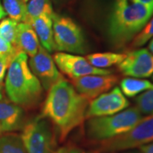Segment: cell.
<instances>
[{
    "label": "cell",
    "mask_w": 153,
    "mask_h": 153,
    "mask_svg": "<svg viewBox=\"0 0 153 153\" xmlns=\"http://www.w3.org/2000/svg\"><path fill=\"white\" fill-rule=\"evenodd\" d=\"M17 25L18 22L10 18L4 19L0 22V37L13 46L16 43Z\"/></svg>",
    "instance_id": "cell-22"
},
{
    "label": "cell",
    "mask_w": 153,
    "mask_h": 153,
    "mask_svg": "<svg viewBox=\"0 0 153 153\" xmlns=\"http://www.w3.org/2000/svg\"><path fill=\"white\" fill-rule=\"evenodd\" d=\"M123 153H140V152L137 150H128Z\"/></svg>",
    "instance_id": "cell-31"
},
{
    "label": "cell",
    "mask_w": 153,
    "mask_h": 153,
    "mask_svg": "<svg viewBox=\"0 0 153 153\" xmlns=\"http://www.w3.org/2000/svg\"><path fill=\"white\" fill-rule=\"evenodd\" d=\"M20 51L0 37V58H14Z\"/></svg>",
    "instance_id": "cell-24"
},
{
    "label": "cell",
    "mask_w": 153,
    "mask_h": 153,
    "mask_svg": "<svg viewBox=\"0 0 153 153\" xmlns=\"http://www.w3.org/2000/svg\"><path fill=\"white\" fill-rule=\"evenodd\" d=\"M139 151L140 153H153V141L140 147Z\"/></svg>",
    "instance_id": "cell-27"
},
{
    "label": "cell",
    "mask_w": 153,
    "mask_h": 153,
    "mask_svg": "<svg viewBox=\"0 0 153 153\" xmlns=\"http://www.w3.org/2000/svg\"><path fill=\"white\" fill-rule=\"evenodd\" d=\"M0 153H26L20 135L7 134L0 136Z\"/></svg>",
    "instance_id": "cell-20"
},
{
    "label": "cell",
    "mask_w": 153,
    "mask_h": 153,
    "mask_svg": "<svg viewBox=\"0 0 153 153\" xmlns=\"http://www.w3.org/2000/svg\"><path fill=\"white\" fill-rule=\"evenodd\" d=\"M3 7L7 15L16 22H26L27 7L26 0H2Z\"/></svg>",
    "instance_id": "cell-19"
},
{
    "label": "cell",
    "mask_w": 153,
    "mask_h": 153,
    "mask_svg": "<svg viewBox=\"0 0 153 153\" xmlns=\"http://www.w3.org/2000/svg\"><path fill=\"white\" fill-rule=\"evenodd\" d=\"M53 60L60 71L72 79L90 74H112L111 70L95 68L86 57L76 54L59 52L54 55Z\"/></svg>",
    "instance_id": "cell-9"
},
{
    "label": "cell",
    "mask_w": 153,
    "mask_h": 153,
    "mask_svg": "<svg viewBox=\"0 0 153 153\" xmlns=\"http://www.w3.org/2000/svg\"><path fill=\"white\" fill-rule=\"evenodd\" d=\"M135 104L142 115H153V88L137 96L135 99Z\"/></svg>",
    "instance_id": "cell-21"
},
{
    "label": "cell",
    "mask_w": 153,
    "mask_h": 153,
    "mask_svg": "<svg viewBox=\"0 0 153 153\" xmlns=\"http://www.w3.org/2000/svg\"><path fill=\"white\" fill-rule=\"evenodd\" d=\"M6 16H7V13L5 12L4 9L1 7V5L0 4V19L4 18Z\"/></svg>",
    "instance_id": "cell-29"
},
{
    "label": "cell",
    "mask_w": 153,
    "mask_h": 153,
    "mask_svg": "<svg viewBox=\"0 0 153 153\" xmlns=\"http://www.w3.org/2000/svg\"><path fill=\"white\" fill-rule=\"evenodd\" d=\"M53 153H96L89 152L85 150V149L80 148V147L77 146V145L74 144H69L65 146L62 147V148L56 149Z\"/></svg>",
    "instance_id": "cell-25"
},
{
    "label": "cell",
    "mask_w": 153,
    "mask_h": 153,
    "mask_svg": "<svg viewBox=\"0 0 153 153\" xmlns=\"http://www.w3.org/2000/svg\"><path fill=\"white\" fill-rule=\"evenodd\" d=\"M153 38V16L132 40L131 47L136 48L146 44Z\"/></svg>",
    "instance_id": "cell-23"
},
{
    "label": "cell",
    "mask_w": 153,
    "mask_h": 153,
    "mask_svg": "<svg viewBox=\"0 0 153 153\" xmlns=\"http://www.w3.org/2000/svg\"><path fill=\"white\" fill-rule=\"evenodd\" d=\"M20 137L26 153H53L56 150V131L51 121L41 116L26 121Z\"/></svg>",
    "instance_id": "cell-5"
},
{
    "label": "cell",
    "mask_w": 153,
    "mask_h": 153,
    "mask_svg": "<svg viewBox=\"0 0 153 153\" xmlns=\"http://www.w3.org/2000/svg\"><path fill=\"white\" fill-rule=\"evenodd\" d=\"M152 80H153V74H152Z\"/></svg>",
    "instance_id": "cell-34"
},
{
    "label": "cell",
    "mask_w": 153,
    "mask_h": 153,
    "mask_svg": "<svg viewBox=\"0 0 153 153\" xmlns=\"http://www.w3.org/2000/svg\"><path fill=\"white\" fill-rule=\"evenodd\" d=\"M1 132H0V135H1Z\"/></svg>",
    "instance_id": "cell-35"
},
{
    "label": "cell",
    "mask_w": 153,
    "mask_h": 153,
    "mask_svg": "<svg viewBox=\"0 0 153 153\" xmlns=\"http://www.w3.org/2000/svg\"><path fill=\"white\" fill-rule=\"evenodd\" d=\"M31 26L41 42V46L48 53L55 51L52 17L45 14L41 15L34 19Z\"/></svg>",
    "instance_id": "cell-15"
},
{
    "label": "cell",
    "mask_w": 153,
    "mask_h": 153,
    "mask_svg": "<svg viewBox=\"0 0 153 153\" xmlns=\"http://www.w3.org/2000/svg\"><path fill=\"white\" fill-rule=\"evenodd\" d=\"M27 7V18L26 23L31 25L33 21L43 14L53 17L54 15L51 0H28Z\"/></svg>",
    "instance_id": "cell-18"
},
{
    "label": "cell",
    "mask_w": 153,
    "mask_h": 153,
    "mask_svg": "<svg viewBox=\"0 0 153 153\" xmlns=\"http://www.w3.org/2000/svg\"><path fill=\"white\" fill-rule=\"evenodd\" d=\"M148 49L149 51H150L152 54H153V38L150 40V43H149L148 45Z\"/></svg>",
    "instance_id": "cell-30"
},
{
    "label": "cell",
    "mask_w": 153,
    "mask_h": 153,
    "mask_svg": "<svg viewBox=\"0 0 153 153\" xmlns=\"http://www.w3.org/2000/svg\"><path fill=\"white\" fill-rule=\"evenodd\" d=\"M39 40L31 25L27 23H19L16 28L15 46L20 52L33 57L40 47Z\"/></svg>",
    "instance_id": "cell-14"
},
{
    "label": "cell",
    "mask_w": 153,
    "mask_h": 153,
    "mask_svg": "<svg viewBox=\"0 0 153 153\" xmlns=\"http://www.w3.org/2000/svg\"><path fill=\"white\" fill-rule=\"evenodd\" d=\"M26 115L22 106L7 99H0V132L7 133L23 128Z\"/></svg>",
    "instance_id": "cell-13"
},
{
    "label": "cell",
    "mask_w": 153,
    "mask_h": 153,
    "mask_svg": "<svg viewBox=\"0 0 153 153\" xmlns=\"http://www.w3.org/2000/svg\"><path fill=\"white\" fill-rule=\"evenodd\" d=\"M119 77L115 74H90L72 79V85L78 93L90 102L115 87Z\"/></svg>",
    "instance_id": "cell-11"
},
{
    "label": "cell",
    "mask_w": 153,
    "mask_h": 153,
    "mask_svg": "<svg viewBox=\"0 0 153 153\" xmlns=\"http://www.w3.org/2000/svg\"><path fill=\"white\" fill-rule=\"evenodd\" d=\"M5 88L9 99L19 106L33 108L39 104L43 88L30 70L26 53H18L11 62L6 77Z\"/></svg>",
    "instance_id": "cell-3"
},
{
    "label": "cell",
    "mask_w": 153,
    "mask_h": 153,
    "mask_svg": "<svg viewBox=\"0 0 153 153\" xmlns=\"http://www.w3.org/2000/svg\"><path fill=\"white\" fill-rule=\"evenodd\" d=\"M136 107L126 108L111 116L88 118L85 135L91 142L101 143L126 133L142 119Z\"/></svg>",
    "instance_id": "cell-4"
},
{
    "label": "cell",
    "mask_w": 153,
    "mask_h": 153,
    "mask_svg": "<svg viewBox=\"0 0 153 153\" xmlns=\"http://www.w3.org/2000/svg\"><path fill=\"white\" fill-rule=\"evenodd\" d=\"M13 60H14V58H11V57L0 58V83L2 82L4 78L6 71L9 68Z\"/></svg>",
    "instance_id": "cell-26"
},
{
    "label": "cell",
    "mask_w": 153,
    "mask_h": 153,
    "mask_svg": "<svg viewBox=\"0 0 153 153\" xmlns=\"http://www.w3.org/2000/svg\"><path fill=\"white\" fill-rule=\"evenodd\" d=\"M89 101L65 79L57 82L48 90L41 116L54 126L60 142L84 123Z\"/></svg>",
    "instance_id": "cell-1"
},
{
    "label": "cell",
    "mask_w": 153,
    "mask_h": 153,
    "mask_svg": "<svg viewBox=\"0 0 153 153\" xmlns=\"http://www.w3.org/2000/svg\"><path fill=\"white\" fill-rule=\"evenodd\" d=\"M130 102L119 87H116L90 101L86 119L94 117L111 116L126 109Z\"/></svg>",
    "instance_id": "cell-8"
},
{
    "label": "cell",
    "mask_w": 153,
    "mask_h": 153,
    "mask_svg": "<svg viewBox=\"0 0 153 153\" xmlns=\"http://www.w3.org/2000/svg\"><path fill=\"white\" fill-rule=\"evenodd\" d=\"M2 99V94H1V89H0V99Z\"/></svg>",
    "instance_id": "cell-32"
},
{
    "label": "cell",
    "mask_w": 153,
    "mask_h": 153,
    "mask_svg": "<svg viewBox=\"0 0 153 153\" xmlns=\"http://www.w3.org/2000/svg\"><path fill=\"white\" fill-rule=\"evenodd\" d=\"M120 90L125 97L133 98L143 91L153 88V84L147 79L135 77H126L120 82Z\"/></svg>",
    "instance_id": "cell-17"
},
{
    "label": "cell",
    "mask_w": 153,
    "mask_h": 153,
    "mask_svg": "<svg viewBox=\"0 0 153 153\" xmlns=\"http://www.w3.org/2000/svg\"><path fill=\"white\" fill-rule=\"evenodd\" d=\"M153 141V115L143 117L126 133L99 143L96 153H116L140 148Z\"/></svg>",
    "instance_id": "cell-6"
},
{
    "label": "cell",
    "mask_w": 153,
    "mask_h": 153,
    "mask_svg": "<svg viewBox=\"0 0 153 153\" xmlns=\"http://www.w3.org/2000/svg\"><path fill=\"white\" fill-rule=\"evenodd\" d=\"M153 16V8L135 0H115L108 22V35L115 47L126 45Z\"/></svg>",
    "instance_id": "cell-2"
},
{
    "label": "cell",
    "mask_w": 153,
    "mask_h": 153,
    "mask_svg": "<svg viewBox=\"0 0 153 153\" xmlns=\"http://www.w3.org/2000/svg\"><path fill=\"white\" fill-rule=\"evenodd\" d=\"M55 51L85 54L87 45L82 28L71 18L56 14L52 17Z\"/></svg>",
    "instance_id": "cell-7"
},
{
    "label": "cell",
    "mask_w": 153,
    "mask_h": 153,
    "mask_svg": "<svg viewBox=\"0 0 153 153\" xmlns=\"http://www.w3.org/2000/svg\"><path fill=\"white\" fill-rule=\"evenodd\" d=\"M28 65L44 89L48 91L57 82L63 79L57 70L53 57L41 45L34 56L30 57Z\"/></svg>",
    "instance_id": "cell-10"
},
{
    "label": "cell",
    "mask_w": 153,
    "mask_h": 153,
    "mask_svg": "<svg viewBox=\"0 0 153 153\" xmlns=\"http://www.w3.org/2000/svg\"><path fill=\"white\" fill-rule=\"evenodd\" d=\"M120 73L126 76L148 78L153 74V54L140 48L126 53L125 59L118 65Z\"/></svg>",
    "instance_id": "cell-12"
},
{
    "label": "cell",
    "mask_w": 153,
    "mask_h": 153,
    "mask_svg": "<svg viewBox=\"0 0 153 153\" xmlns=\"http://www.w3.org/2000/svg\"><path fill=\"white\" fill-rule=\"evenodd\" d=\"M126 56V53H96L87 55L86 58L95 68L106 69L114 65H118L125 59Z\"/></svg>",
    "instance_id": "cell-16"
},
{
    "label": "cell",
    "mask_w": 153,
    "mask_h": 153,
    "mask_svg": "<svg viewBox=\"0 0 153 153\" xmlns=\"http://www.w3.org/2000/svg\"><path fill=\"white\" fill-rule=\"evenodd\" d=\"M26 2H27V1H28V0H26Z\"/></svg>",
    "instance_id": "cell-33"
},
{
    "label": "cell",
    "mask_w": 153,
    "mask_h": 153,
    "mask_svg": "<svg viewBox=\"0 0 153 153\" xmlns=\"http://www.w3.org/2000/svg\"><path fill=\"white\" fill-rule=\"evenodd\" d=\"M135 1L147 7L153 8V0H135Z\"/></svg>",
    "instance_id": "cell-28"
}]
</instances>
